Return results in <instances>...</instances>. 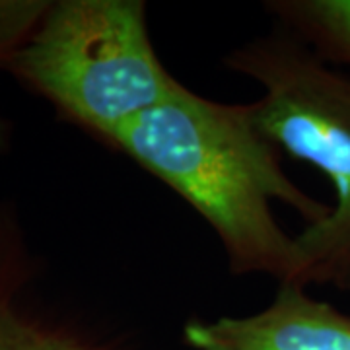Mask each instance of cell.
<instances>
[{"mask_svg": "<svg viewBox=\"0 0 350 350\" xmlns=\"http://www.w3.org/2000/svg\"><path fill=\"white\" fill-rule=\"evenodd\" d=\"M20 292L0 298V350H109L24 313Z\"/></svg>", "mask_w": 350, "mask_h": 350, "instance_id": "6", "label": "cell"}, {"mask_svg": "<svg viewBox=\"0 0 350 350\" xmlns=\"http://www.w3.org/2000/svg\"><path fill=\"white\" fill-rule=\"evenodd\" d=\"M267 10L327 63L350 68V0H275Z\"/></svg>", "mask_w": 350, "mask_h": 350, "instance_id": "5", "label": "cell"}, {"mask_svg": "<svg viewBox=\"0 0 350 350\" xmlns=\"http://www.w3.org/2000/svg\"><path fill=\"white\" fill-rule=\"evenodd\" d=\"M224 64L261 88L251 105L262 135L331 185L325 220L294 236V284L350 294V75L282 27L230 51Z\"/></svg>", "mask_w": 350, "mask_h": 350, "instance_id": "2", "label": "cell"}, {"mask_svg": "<svg viewBox=\"0 0 350 350\" xmlns=\"http://www.w3.org/2000/svg\"><path fill=\"white\" fill-rule=\"evenodd\" d=\"M8 146H10V125H8V121L0 115V154L6 152Z\"/></svg>", "mask_w": 350, "mask_h": 350, "instance_id": "9", "label": "cell"}, {"mask_svg": "<svg viewBox=\"0 0 350 350\" xmlns=\"http://www.w3.org/2000/svg\"><path fill=\"white\" fill-rule=\"evenodd\" d=\"M31 276V262L22 232L10 211L0 206V298L22 292Z\"/></svg>", "mask_w": 350, "mask_h": 350, "instance_id": "8", "label": "cell"}, {"mask_svg": "<svg viewBox=\"0 0 350 350\" xmlns=\"http://www.w3.org/2000/svg\"><path fill=\"white\" fill-rule=\"evenodd\" d=\"M68 123L113 148L181 82L160 61L140 0H59L4 68Z\"/></svg>", "mask_w": 350, "mask_h": 350, "instance_id": "3", "label": "cell"}, {"mask_svg": "<svg viewBox=\"0 0 350 350\" xmlns=\"http://www.w3.org/2000/svg\"><path fill=\"white\" fill-rule=\"evenodd\" d=\"M113 148L200 214L234 275L294 282L296 241L276 222L273 204L284 202L306 226L325 220L331 211L290 179L251 103L208 100L185 84L126 125Z\"/></svg>", "mask_w": 350, "mask_h": 350, "instance_id": "1", "label": "cell"}, {"mask_svg": "<svg viewBox=\"0 0 350 350\" xmlns=\"http://www.w3.org/2000/svg\"><path fill=\"white\" fill-rule=\"evenodd\" d=\"M49 8V0H0V70L24 49Z\"/></svg>", "mask_w": 350, "mask_h": 350, "instance_id": "7", "label": "cell"}, {"mask_svg": "<svg viewBox=\"0 0 350 350\" xmlns=\"http://www.w3.org/2000/svg\"><path fill=\"white\" fill-rule=\"evenodd\" d=\"M183 340L193 350H350V315L284 282L261 312L191 319Z\"/></svg>", "mask_w": 350, "mask_h": 350, "instance_id": "4", "label": "cell"}]
</instances>
